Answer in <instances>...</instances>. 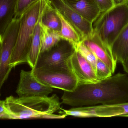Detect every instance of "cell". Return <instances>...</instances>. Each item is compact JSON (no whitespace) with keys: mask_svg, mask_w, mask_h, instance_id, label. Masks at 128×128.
Masks as SVG:
<instances>
[{"mask_svg":"<svg viewBox=\"0 0 128 128\" xmlns=\"http://www.w3.org/2000/svg\"><path fill=\"white\" fill-rule=\"evenodd\" d=\"M76 50L91 64L96 70L98 58L82 41L78 44L76 47Z\"/></svg>","mask_w":128,"mask_h":128,"instance_id":"cell-20","label":"cell"},{"mask_svg":"<svg viewBox=\"0 0 128 128\" xmlns=\"http://www.w3.org/2000/svg\"><path fill=\"white\" fill-rule=\"evenodd\" d=\"M46 0H42V6L38 19L36 24L34 31L32 40L27 58V63L32 70L36 68L41 54V21L45 5Z\"/></svg>","mask_w":128,"mask_h":128,"instance_id":"cell-14","label":"cell"},{"mask_svg":"<svg viewBox=\"0 0 128 128\" xmlns=\"http://www.w3.org/2000/svg\"><path fill=\"white\" fill-rule=\"evenodd\" d=\"M96 76L100 81L111 77L113 74L109 67L103 61L98 59L96 62Z\"/></svg>","mask_w":128,"mask_h":128,"instance_id":"cell-21","label":"cell"},{"mask_svg":"<svg viewBox=\"0 0 128 128\" xmlns=\"http://www.w3.org/2000/svg\"><path fill=\"white\" fill-rule=\"evenodd\" d=\"M126 0H113L114 6L119 5L124 2Z\"/></svg>","mask_w":128,"mask_h":128,"instance_id":"cell-26","label":"cell"},{"mask_svg":"<svg viewBox=\"0 0 128 128\" xmlns=\"http://www.w3.org/2000/svg\"><path fill=\"white\" fill-rule=\"evenodd\" d=\"M10 120L62 119L65 114H55L61 110V103L56 94L51 96L14 97L10 96L4 100Z\"/></svg>","mask_w":128,"mask_h":128,"instance_id":"cell-2","label":"cell"},{"mask_svg":"<svg viewBox=\"0 0 128 128\" xmlns=\"http://www.w3.org/2000/svg\"><path fill=\"white\" fill-rule=\"evenodd\" d=\"M61 100L73 108L128 102V76L118 73L96 84H78L73 91H64Z\"/></svg>","mask_w":128,"mask_h":128,"instance_id":"cell-1","label":"cell"},{"mask_svg":"<svg viewBox=\"0 0 128 128\" xmlns=\"http://www.w3.org/2000/svg\"><path fill=\"white\" fill-rule=\"evenodd\" d=\"M18 0H0V36L14 18Z\"/></svg>","mask_w":128,"mask_h":128,"instance_id":"cell-16","label":"cell"},{"mask_svg":"<svg viewBox=\"0 0 128 128\" xmlns=\"http://www.w3.org/2000/svg\"><path fill=\"white\" fill-rule=\"evenodd\" d=\"M68 63L78 84H96L101 81L98 79L92 66L76 50L68 60Z\"/></svg>","mask_w":128,"mask_h":128,"instance_id":"cell-11","label":"cell"},{"mask_svg":"<svg viewBox=\"0 0 128 128\" xmlns=\"http://www.w3.org/2000/svg\"><path fill=\"white\" fill-rule=\"evenodd\" d=\"M68 60L54 66L32 70V71L35 77L44 84L53 88L72 92L75 90L78 82L70 68Z\"/></svg>","mask_w":128,"mask_h":128,"instance_id":"cell-5","label":"cell"},{"mask_svg":"<svg viewBox=\"0 0 128 128\" xmlns=\"http://www.w3.org/2000/svg\"><path fill=\"white\" fill-rule=\"evenodd\" d=\"M111 50L117 63H123L128 58V24L114 41Z\"/></svg>","mask_w":128,"mask_h":128,"instance_id":"cell-15","label":"cell"},{"mask_svg":"<svg viewBox=\"0 0 128 128\" xmlns=\"http://www.w3.org/2000/svg\"><path fill=\"white\" fill-rule=\"evenodd\" d=\"M122 64L124 71L128 74V58L126 60V62H124Z\"/></svg>","mask_w":128,"mask_h":128,"instance_id":"cell-25","label":"cell"},{"mask_svg":"<svg viewBox=\"0 0 128 128\" xmlns=\"http://www.w3.org/2000/svg\"><path fill=\"white\" fill-rule=\"evenodd\" d=\"M66 116L80 118H108L128 115V102L110 105L74 107L69 110L62 109Z\"/></svg>","mask_w":128,"mask_h":128,"instance_id":"cell-7","label":"cell"},{"mask_svg":"<svg viewBox=\"0 0 128 128\" xmlns=\"http://www.w3.org/2000/svg\"><path fill=\"white\" fill-rule=\"evenodd\" d=\"M102 13L104 12L114 6L113 0H96Z\"/></svg>","mask_w":128,"mask_h":128,"instance_id":"cell-23","label":"cell"},{"mask_svg":"<svg viewBox=\"0 0 128 128\" xmlns=\"http://www.w3.org/2000/svg\"><path fill=\"white\" fill-rule=\"evenodd\" d=\"M41 23L43 26L59 34L61 31L62 23L57 12L46 1Z\"/></svg>","mask_w":128,"mask_h":128,"instance_id":"cell-17","label":"cell"},{"mask_svg":"<svg viewBox=\"0 0 128 128\" xmlns=\"http://www.w3.org/2000/svg\"><path fill=\"white\" fill-rule=\"evenodd\" d=\"M126 117H128V115H127V116H126Z\"/></svg>","mask_w":128,"mask_h":128,"instance_id":"cell-27","label":"cell"},{"mask_svg":"<svg viewBox=\"0 0 128 128\" xmlns=\"http://www.w3.org/2000/svg\"><path fill=\"white\" fill-rule=\"evenodd\" d=\"M76 50L71 42L62 39L54 47L42 53L36 68L48 67L68 61Z\"/></svg>","mask_w":128,"mask_h":128,"instance_id":"cell-9","label":"cell"},{"mask_svg":"<svg viewBox=\"0 0 128 128\" xmlns=\"http://www.w3.org/2000/svg\"><path fill=\"white\" fill-rule=\"evenodd\" d=\"M94 22V31L111 50L114 41L128 24V0L102 12Z\"/></svg>","mask_w":128,"mask_h":128,"instance_id":"cell-3","label":"cell"},{"mask_svg":"<svg viewBox=\"0 0 128 128\" xmlns=\"http://www.w3.org/2000/svg\"><path fill=\"white\" fill-rule=\"evenodd\" d=\"M41 6L42 0H39L30 6L20 18V25L10 63L12 68L27 62L34 31L39 17Z\"/></svg>","mask_w":128,"mask_h":128,"instance_id":"cell-4","label":"cell"},{"mask_svg":"<svg viewBox=\"0 0 128 128\" xmlns=\"http://www.w3.org/2000/svg\"><path fill=\"white\" fill-rule=\"evenodd\" d=\"M57 13L62 23V28L60 33V38L68 41L76 48L78 44L82 41L80 35L69 22L61 14L58 12Z\"/></svg>","mask_w":128,"mask_h":128,"instance_id":"cell-18","label":"cell"},{"mask_svg":"<svg viewBox=\"0 0 128 128\" xmlns=\"http://www.w3.org/2000/svg\"><path fill=\"white\" fill-rule=\"evenodd\" d=\"M0 118L10 120L9 115L4 104V100L0 102Z\"/></svg>","mask_w":128,"mask_h":128,"instance_id":"cell-24","label":"cell"},{"mask_svg":"<svg viewBox=\"0 0 128 128\" xmlns=\"http://www.w3.org/2000/svg\"><path fill=\"white\" fill-rule=\"evenodd\" d=\"M41 54L48 51L57 44L61 40L60 34L42 24Z\"/></svg>","mask_w":128,"mask_h":128,"instance_id":"cell-19","label":"cell"},{"mask_svg":"<svg viewBox=\"0 0 128 128\" xmlns=\"http://www.w3.org/2000/svg\"><path fill=\"white\" fill-rule=\"evenodd\" d=\"M75 12L93 24L102 14L96 0H64Z\"/></svg>","mask_w":128,"mask_h":128,"instance_id":"cell-13","label":"cell"},{"mask_svg":"<svg viewBox=\"0 0 128 128\" xmlns=\"http://www.w3.org/2000/svg\"><path fill=\"white\" fill-rule=\"evenodd\" d=\"M20 18L14 19L0 36V87L2 88L12 69L10 65L20 25Z\"/></svg>","mask_w":128,"mask_h":128,"instance_id":"cell-6","label":"cell"},{"mask_svg":"<svg viewBox=\"0 0 128 128\" xmlns=\"http://www.w3.org/2000/svg\"><path fill=\"white\" fill-rule=\"evenodd\" d=\"M39 0H18L14 18H19L30 6Z\"/></svg>","mask_w":128,"mask_h":128,"instance_id":"cell-22","label":"cell"},{"mask_svg":"<svg viewBox=\"0 0 128 128\" xmlns=\"http://www.w3.org/2000/svg\"><path fill=\"white\" fill-rule=\"evenodd\" d=\"M82 42L98 59L109 67L114 74L117 63L114 59L111 50L102 41L98 34L94 30L92 36L83 40Z\"/></svg>","mask_w":128,"mask_h":128,"instance_id":"cell-12","label":"cell"},{"mask_svg":"<svg viewBox=\"0 0 128 128\" xmlns=\"http://www.w3.org/2000/svg\"><path fill=\"white\" fill-rule=\"evenodd\" d=\"M53 88L40 81L31 71L22 70L16 93L19 97L48 96L53 92Z\"/></svg>","mask_w":128,"mask_h":128,"instance_id":"cell-10","label":"cell"},{"mask_svg":"<svg viewBox=\"0 0 128 128\" xmlns=\"http://www.w3.org/2000/svg\"><path fill=\"white\" fill-rule=\"evenodd\" d=\"M46 1L74 26L80 35L82 41L93 34V24L77 13L64 0H46Z\"/></svg>","mask_w":128,"mask_h":128,"instance_id":"cell-8","label":"cell"}]
</instances>
